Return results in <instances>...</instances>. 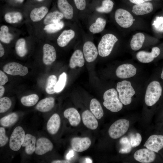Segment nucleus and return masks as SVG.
I'll use <instances>...</instances> for the list:
<instances>
[{"mask_svg": "<svg viewBox=\"0 0 163 163\" xmlns=\"http://www.w3.org/2000/svg\"><path fill=\"white\" fill-rule=\"evenodd\" d=\"M8 141V138L5 135V130L3 127L0 128V146H4Z\"/></svg>", "mask_w": 163, "mask_h": 163, "instance_id": "44", "label": "nucleus"}, {"mask_svg": "<svg viewBox=\"0 0 163 163\" xmlns=\"http://www.w3.org/2000/svg\"><path fill=\"white\" fill-rule=\"evenodd\" d=\"M137 69L132 64L125 63L119 66L116 71L117 76L119 78L126 79L134 76L136 73Z\"/></svg>", "mask_w": 163, "mask_h": 163, "instance_id": "11", "label": "nucleus"}, {"mask_svg": "<svg viewBox=\"0 0 163 163\" xmlns=\"http://www.w3.org/2000/svg\"><path fill=\"white\" fill-rule=\"evenodd\" d=\"M90 109L96 118L101 119L104 115V111L99 102L96 99L93 98L91 101Z\"/></svg>", "mask_w": 163, "mask_h": 163, "instance_id": "29", "label": "nucleus"}, {"mask_svg": "<svg viewBox=\"0 0 163 163\" xmlns=\"http://www.w3.org/2000/svg\"><path fill=\"white\" fill-rule=\"evenodd\" d=\"M84 54L79 50H75L72 55L70 59L69 66L71 69L76 66L82 67L85 64Z\"/></svg>", "mask_w": 163, "mask_h": 163, "instance_id": "23", "label": "nucleus"}, {"mask_svg": "<svg viewBox=\"0 0 163 163\" xmlns=\"http://www.w3.org/2000/svg\"><path fill=\"white\" fill-rule=\"evenodd\" d=\"M152 0H129V1L135 4H141Z\"/></svg>", "mask_w": 163, "mask_h": 163, "instance_id": "46", "label": "nucleus"}, {"mask_svg": "<svg viewBox=\"0 0 163 163\" xmlns=\"http://www.w3.org/2000/svg\"><path fill=\"white\" fill-rule=\"evenodd\" d=\"M162 88L158 81H154L148 85L146 91L145 101L146 105L151 106L155 104L161 95Z\"/></svg>", "mask_w": 163, "mask_h": 163, "instance_id": "3", "label": "nucleus"}, {"mask_svg": "<svg viewBox=\"0 0 163 163\" xmlns=\"http://www.w3.org/2000/svg\"><path fill=\"white\" fill-rule=\"evenodd\" d=\"M145 40V36L142 33H138L133 36L130 42L132 49L137 51L142 47Z\"/></svg>", "mask_w": 163, "mask_h": 163, "instance_id": "27", "label": "nucleus"}, {"mask_svg": "<svg viewBox=\"0 0 163 163\" xmlns=\"http://www.w3.org/2000/svg\"><path fill=\"white\" fill-rule=\"evenodd\" d=\"M85 162L86 163H92L91 160L89 158H86Z\"/></svg>", "mask_w": 163, "mask_h": 163, "instance_id": "51", "label": "nucleus"}, {"mask_svg": "<svg viewBox=\"0 0 163 163\" xmlns=\"http://www.w3.org/2000/svg\"><path fill=\"white\" fill-rule=\"evenodd\" d=\"M63 15L57 11L48 12L43 19V23L45 25L57 23L61 21L63 18Z\"/></svg>", "mask_w": 163, "mask_h": 163, "instance_id": "26", "label": "nucleus"}, {"mask_svg": "<svg viewBox=\"0 0 163 163\" xmlns=\"http://www.w3.org/2000/svg\"><path fill=\"white\" fill-rule=\"evenodd\" d=\"M25 136V132L23 128L20 126L16 127L10 137L9 142L10 148L15 151L19 150L23 143Z\"/></svg>", "mask_w": 163, "mask_h": 163, "instance_id": "7", "label": "nucleus"}, {"mask_svg": "<svg viewBox=\"0 0 163 163\" xmlns=\"http://www.w3.org/2000/svg\"><path fill=\"white\" fill-rule=\"evenodd\" d=\"M82 120L84 124L88 128L96 129L98 126V122L93 114L88 110L84 111L82 115Z\"/></svg>", "mask_w": 163, "mask_h": 163, "instance_id": "18", "label": "nucleus"}, {"mask_svg": "<svg viewBox=\"0 0 163 163\" xmlns=\"http://www.w3.org/2000/svg\"><path fill=\"white\" fill-rule=\"evenodd\" d=\"M32 0L34 2L39 3V2H43L45 0Z\"/></svg>", "mask_w": 163, "mask_h": 163, "instance_id": "52", "label": "nucleus"}, {"mask_svg": "<svg viewBox=\"0 0 163 163\" xmlns=\"http://www.w3.org/2000/svg\"><path fill=\"white\" fill-rule=\"evenodd\" d=\"M75 8L78 11L85 10L88 5V0H72Z\"/></svg>", "mask_w": 163, "mask_h": 163, "instance_id": "43", "label": "nucleus"}, {"mask_svg": "<svg viewBox=\"0 0 163 163\" xmlns=\"http://www.w3.org/2000/svg\"><path fill=\"white\" fill-rule=\"evenodd\" d=\"M75 36V31L71 29L63 30L59 35L57 39V42L59 46L64 47L74 38Z\"/></svg>", "mask_w": 163, "mask_h": 163, "instance_id": "20", "label": "nucleus"}, {"mask_svg": "<svg viewBox=\"0 0 163 163\" xmlns=\"http://www.w3.org/2000/svg\"><path fill=\"white\" fill-rule=\"evenodd\" d=\"M43 61L46 65H49L52 64L56 60V54L54 47L48 43L44 45L43 47Z\"/></svg>", "mask_w": 163, "mask_h": 163, "instance_id": "16", "label": "nucleus"}, {"mask_svg": "<svg viewBox=\"0 0 163 163\" xmlns=\"http://www.w3.org/2000/svg\"><path fill=\"white\" fill-rule=\"evenodd\" d=\"M114 3L111 0H102L101 5L95 8L96 11L100 13H108L112 10Z\"/></svg>", "mask_w": 163, "mask_h": 163, "instance_id": "34", "label": "nucleus"}, {"mask_svg": "<svg viewBox=\"0 0 163 163\" xmlns=\"http://www.w3.org/2000/svg\"><path fill=\"white\" fill-rule=\"evenodd\" d=\"M129 126V120L124 119L117 120L110 126L108 131L110 136L116 139L123 135L128 131Z\"/></svg>", "mask_w": 163, "mask_h": 163, "instance_id": "5", "label": "nucleus"}, {"mask_svg": "<svg viewBox=\"0 0 163 163\" xmlns=\"http://www.w3.org/2000/svg\"><path fill=\"white\" fill-rule=\"evenodd\" d=\"M18 2H23L24 0H17Z\"/></svg>", "mask_w": 163, "mask_h": 163, "instance_id": "54", "label": "nucleus"}, {"mask_svg": "<svg viewBox=\"0 0 163 163\" xmlns=\"http://www.w3.org/2000/svg\"><path fill=\"white\" fill-rule=\"evenodd\" d=\"M153 9L152 4L149 2L135 4L132 8V12L137 15H142L148 14Z\"/></svg>", "mask_w": 163, "mask_h": 163, "instance_id": "22", "label": "nucleus"}, {"mask_svg": "<svg viewBox=\"0 0 163 163\" xmlns=\"http://www.w3.org/2000/svg\"><path fill=\"white\" fill-rule=\"evenodd\" d=\"M36 143V138L34 136L27 134L22 146L25 147V151L27 154L31 155L35 151Z\"/></svg>", "mask_w": 163, "mask_h": 163, "instance_id": "24", "label": "nucleus"}, {"mask_svg": "<svg viewBox=\"0 0 163 163\" xmlns=\"http://www.w3.org/2000/svg\"><path fill=\"white\" fill-rule=\"evenodd\" d=\"M74 155V152L73 150H70L67 154L66 158L67 159H69L72 157Z\"/></svg>", "mask_w": 163, "mask_h": 163, "instance_id": "48", "label": "nucleus"}, {"mask_svg": "<svg viewBox=\"0 0 163 163\" xmlns=\"http://www.w3.org/2000/svg\"><path fill=\"white\" fill-rule=\"evenodd\" d=\"M11 105V101L9 98L7 97L0 99V113H3L7 111Z\"/></svg>", "mask_w": 163, "mask_h": 163, "instance_id": "41", "label": "nucleus"}, {"mask_svg": "<svg viewBox=\"0 0 163 163\" xmlns=\"http://www.w3.org/2000/svg\"><path fill=\"white\" fill-rule=\"evenodd\" d=\"M114 18L117 24L124 28L130 27L135 20L129 11L121 8L116 10L115 13Z\"/></svg>", "mask_w": 163, "mask_h": 163, "instance_id": "6", "label": "nucleus"}, {"mask_svg": "<svg viewBox=\"0 0 163 163\" xmlns=\"http://www.w3.org/2000/svg\"><path fill=\"white\" fill-rule=\"evenodd\" d=\"M64 23L62 21L55 23L45 25L43 30L46 33L52 34L56 33L61 30L64 27Z\"/></svg>", "mask_w": 163, "mask_h": 163, "instance_id": "35", "label": "nucleus"}, {"mask_svg": "<svg viewBox=\"0 0 163 163\" xmlns=\"http://www.w3.org/2000/svg\"><path fill=\"white\" fill-rule=\"evenodd\" d=\"M49 12L48 7L42 5L32 9L30 14V18L33 22H37L43 19Z\"/></svg>", "mask_w": 163, "mask_h": 163, "instance_id": "17", "label": "nucleus"}, {"mask_svg": "<svg viewBox=\"0 0 163 163\" xmlns=\"http://www.w3.org/2000/svg\"><path fill=\"white\" fill-rule=\"evenodd\" d=\"M18 119L17 114L13 113L5 116L0 119L1 124L4 127H9L14 124Z\"/></svg>", "mask_w": 163, "mask_h": 163, "instance_id": "36", "label": "nucleus"}, {"mask_svg": "<svg viewBox=\"0 0 163 163\" xmlns=\"http://www.w3.org/2000/svg\"><path fill=\"white\" fill-rule=\"evenodd\" d=\"M64 117L67 119L70 125L76 126L80 123L81 118L78 111L74 108H70L66 110L64 112Z\"/></svg>", "mask_w": 163, "mask_h": 163, "instance_id": "19", "label": "nucleus"}, {"mask_svg": "<svg viewBox=\"0 0 163 163\" xmlns=\"http://www.w3.org/2000/svg\"><path fill=\"white\" fill-rule=\"evenodd\" d=\"M38 100V96L36 94H32L23 97L21 99V101L24 105L31 107L35 105Z\"/></svg>", "mask_w": 163, "mask_h": 163, "instance_id": "37", "label": "nucleus"}, {"mask_svg": "<svg viewBox=\"0 0 163 163\" xmlns=\"http://www.w3.org/2000/svg\"><path fill=\"white\" fill-rule=\"evenodd\" d=\"M5 53V50L4 47L1 43H0V57H1L3 56Z\"/></svg>", "mask_w": 163, "mask_h": 163, "instance_id": "47", "label": "nucleus"}, {"mask_svg": "<svg viewBox=\"0 0 163 163\" xmlns=\"http://www.w3.org/2000/svg\"><path fill=\"white\" fill-rule=\"evenodd\" d=\"M71 144L74 151L81 152L86 150L89 147L91 144V141L88 137H75L72 139Z\"/></svg>", "mask_w": 163, "mask_h": 163, "instance_id": "13", "label": "nucleus"}, {"mask_svg": "<svg viewBox=\"0 0 163 163\" xmlns=\"http://www.w3.org/2000/svg\"><path fill=\"white\" fill-rule=\"evenodd\" d=\"M67 81V74L63 72L59 76V79L55 87V91L59 93L62 91L65 87Z\"/></svg>", "mask_w": 163, "mask_h": 163, "instance_id": "40", "label": "nucleus"}, {"mask_svg": "<svg viewBox=\"0 0 163 163\" xmlns=\"http://www.w3.org/2000/svg\"><path fill=\"white\" fill-rule=\"evenodd\" d=\"M118 40L116 37L112 34H107L104 35L98 45L99 55L103 57L108 56Z\"/></svg>", "mask_w": 163, "mask_h": 163, "instance_id": "4", "label": "nucleus"}, {"mask_svg": "<svg viewBox=\"0 0 163 163\" xmlns=\"http://www.w3.org/2000/svg\"><path fill=\"white\" fill-rule=\"evenodd\" d=\"M152 51L149 52L145 51H141L137 53L136 57L140 62L143 63H148L152 61L156 56Z\"/></svg>", "mask_w": 163, "mask_h": 163, "instance_id": "31", "label": "nucleus"}, {"mask_svg": "<svg viewBox=\"0 0 163 163\" xmlns=\"http://www.w3.org/2000/svg\"><path fill=\"white\" fill-rule=\"evenodd\" d=\"M83 53L85 59L89 62L94 61L97 58L98 53L95 44L90 41H88L84 43Z\"/></svg>", "mask_w": 163, "mask_h": 163, "instance_id": "14", "label": "nucleus"}, {"mask_svg": "<svg viewBox=\"0 0 163 163\" xmlns=\"http://www.w3.org/2000/svg\"><path fill=\"white\" fill-rule=\"evenodd\" d=\"M144 146L155 152H158L163 148V135L151 136L145 142Z\"/></svg>", "mask_w": 163, "mask_h": 163, "instance_id": "12", "label": "nucleus"}, {"mask_svg": "<svg viewBox=\"0 0 163 163\" xmlns=\"http://www.w3.org/2000/svg\"><path fill=\"white\" fill-rule=\"evenodd\" d=\"M8 81V78L7 76L2 71H0V85H4Z\"/></svg>", "mask_w": 163, "mask_h": 163, "instance_id": "45", "label": "nucleus"}, {"mask_svg": "<svg viewBox=\"0 0 163 163\" xmlns=\"http://www.w3.org/2000/svg\"><path fill=\"white\" fill-rule=\"evenodd\" d=\"M104 106L113 112L120 110L123 108V104L118 96L117 91L114 88L106 91L103 95Z\"/></svg>", "mask_w": 163, "mask_h": 163, "instance_id": "1", "label": "nucleus"}, {"mask_svg": "<svg viewBox=\"0 0 163 163\" xmlns=\"http://www.w3.org/2000/svg\"><path fill=\"white\" fill-rule=\"evenodd\" d=\"M5 88L2 85L0 86V98L3 96L5 92Z\"/></svg>", "mask_w": 163, "mask_h": 163, "instance_id": "49", "label": "nucleus"}, {"mask_svg": "<svg viewBox=\"0 0 163 163\" xmlns=\"http://www.w3.org/2000/svg\"><path fill=\"white\" fill-rule=\"evenodd\" d=\"M56 5L64 18L68 20L73 19L75 7L72 0H56Z\"/></svg>", "mask_w": 163, "mask_h": 163, "instance_id": "8", "label": "nucleus"}, {"mask_svg": "<svg viewBox=\"0 0 163 163\" xmlns=\"http://www.w3.org/2000/svg\"><path fill=\"white\" fill-rule=\"evenodd\" d=\"M23 19L21 12L19 11H8L5 14L4 19L5 21L9 24H15L20 22Z\"/></svg>", "mask_w": 163, "mask_h": 163, "instance_id": "28", "label": "nucleus"}, {"mask_svg": "<svg viewBox=\"0 0 163 163\" xmlns=\"http://www.w3.org/2000/svg\"><path fill=\"white\" fill-rule=\"evenodd\" d=\"M54 99L52 97H46L40 100L37 104L36 109L39 111L45 112L50 111L54 106Z\"/></svg>", "mask_w": 163, "mask_h": 163, "instance_id": "25", "label": "nucleus"}, {"mask_svg": "<svg viewBox=\"0 0 163 163\" xmlns=\"http://www.w3.org/2000/svg\"><path fill=\"white\" fill-rule=\"evenodd\" d=\"M121 147L119 151L121 154H127L130 152L132 148L129 138L125 136L122 138L120 141Z\"/></svg>", "mask_w": 163, "mask_h": 163, "instance_id": "39", "label": "nucleus"}, {"mask_svg": "<svg viewBox=\"0 0 163 163\" xmlns=\"http://www.w3.org/2000/svg\"><path fill=\"white\" fill-rule=\"evenodd\" d=\"M53 148V144L50 140L41 137L36 141L35 152L37 155H42L52 150Z\"/></svg>", "mask_w": 163, "mask_h": 163, "instance_id": "15", "label": "nucleus"}, {"mask_svg": "<svg viewBox=\"0 0 163 163\" xmlns=\"http://www.w3.org/2000/svg\"><path fill=\"white\" fill-rule=\"evenodd\" d=\"M52 163H69V161L66 160H56L53 161Z\"/></svg>", "mask_w": 163, "mask_h": 163, "instance_id": "50", "label": "nucleus"}, {"mask_svg": "<svg viewBox=\"0 0 163 163\" xmlns=\"http://www.w3.org/2000/svg\"><path fill=\"white\" fill-rule=\"evenodd\" d=\"M133 157L136 160L140 162L150 163L154 161L156 154L155 152L146 148L136 151Z\"/></svg>", "mask_w": 163, "mask_h": 163, "instance_id": "10", "label": "nucleus"}, {"mask_svg": "<svg viewBox=\"0 0 163 163\" xmlns=\"http://www.w3.org/2000/svg\"><path fill=\"white\" fill-rule=\"evenodd\" d=\"M3 71L8 74L13 75L24 76L28 72L27 68L16 62H11L3 67Z\"/></svg>", "mask_w": 163, "mask_h": 163, "instance_id": "9", "label": "nucleus"}, {"mask_svg": "<svg viewBox=\"0 0 163 163\" xmlns=\"http://www.w3.org/2000/svg\"><path fill=\"white\" fill-rule=\"evenodd\" d=\"M129 139L132 148L136 147L139 145L142 140V136L139 133H131Z\"/></svg>", "mask_w": 163, "mask_h": 163, "instance_id": "42", "label": "nucleus"}, {"mask_svg": "<svg viewBox=\"0 0 163 163\" xmlns=\"http://www.w3.org/2000/svg\"><path fill=\"white\" fill-rule=\"evenodd\" d=\"M61 124L59 115L57 113L53 114L47 123L48 132L52 135L56 134L58 131Z\"/></svg>", "mask_w": 163, "mask_h": 163, "instance_id": "21", "label": "nucleus"}, {"mask_svg": "<svg viewBox=\"0 0 163 163\" xmlns=\"http://www.w3.org/2000/svg\"><path fill=\"white\" fill-rule=\"evenodd\" d=\"M116 89L119 98L123 104L127 105L130 104L132 98L136 93L131 82L127 80L119 82L117 84Z\"/></svg>", "mask_w": 163, "mask_h": 163, "instance_id": "2", "label": "nucleus"}, {"mask_svg": "<svg viewBox=\"0 0 163 163\" xmlns=\"http://www.w3.org/2000/svg\"><path fill=\"white\" fill-rule=\"evenodd\" d=\"M161 79H163V69L161 74Z\"/></svg>", "mask_w": 163, "mask_h": 163, "instance_id": "53", "label": "nucleus"}, {"mask_svg": "<svg viewBox=\"0 0 163 163\" xmlns=\"http://www.w3.org/2000/svg\"><path fill=\"white\" fill-rule=\"evenodd\" d=\"M106 24V21L104 19L98 18L90 26L89 30L93 34L99 33L104 30Z\"/></svg>", "mask_w": 163, "mask_h": 163, "instance_id": "30", "label": "nucleus"}, {"mask_svg": "<svg viewBox=\"0 0 163 163\" xmlns=\"http://www.w3.org/2000/svg\"><path fill=\"white\" fill-rule=\"evenodd\" d=\"M15 48L17 54L19 56H25L27 52L25 39L21 38L18 40L15 44Z\"/></svg>", "mask_w": 163, "mask_h": 163, "instance_id": "32", "label": "nucleus"}, {"mask_svg": "<svg viewBox=\"0 0 163 163\" xmlns=\"http://www.w3.org/2000/svg\"><path fill=\"white\" fill-rule=\"evenodd\" d=\"M57 82V79L55 75H52L48 77L46 87V91L47 93L53 94L55 93V87Z\"/></svg>", "mask_w": 163, "mask_h": 163, "instance_id": "38", "label": "nucleus"}, {"mask_svg": "<svg viewBox=\"0 0 163 163\" xmlns=\"http://www.w3.org/2000/svg\"><path fill=\"white\" fill-rule=\"evenodd\" d=\"M8 27L6 25H2L0 27V40L3 43L8 44L13 39V36L9 32Z\"/></svg>", "mask_w": 163, "mask_h": 163, "instance_id": "33", "label": "nucleus"}]
</instances>
